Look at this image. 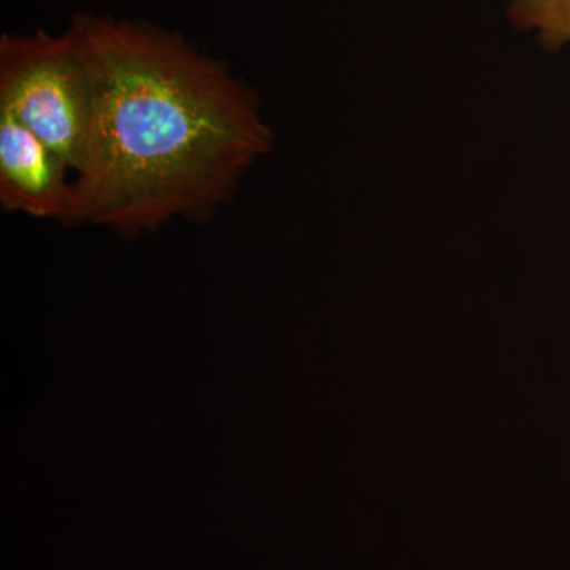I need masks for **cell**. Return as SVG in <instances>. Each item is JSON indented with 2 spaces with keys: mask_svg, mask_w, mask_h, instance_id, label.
<instances>
[{
  "mask_svg": "<svg viewBox=\"0 0 570 570\" xmlns=\"http://www.w3.org/2000/svg\"><path fill=\"white\" fill-rule=\"evenodd\" d=\"M69 165L7 112H0V202L9 212L73 219Z\"/></svg>",
  "mask_w": 570,
  "mask_h": 570,
  "instance_id": "cell-3",
  "label": "cell"
},
{
  "mask_svg": "<svg viewBox=\"0 0 570 570\" xmlns=\"http://www.w3.org/2000/svg\"><path fill=\"white\" fill-rule=\"evenodd\" d=\"M508 13L513 28L534 32L543 50L570 45V0H510Z\"/></svg>",
  "mask_w": 570,
  "mask_h": 570,
  "instance_id": "cell-4",
  "label": "cell"
},
{
  "mask_svg": "<svg viewBox=\"0 0 570 570\" xmlns=\"http://www.w3.org/2000/svg\"><path fill=\"white\" fill-rule=\"evenodd\" d=\"M0 112H7L69 165L80 167L92 116V78L80 33L3 36Z\"/></svg>",
  "mask_w": 570,
  "mask_h": 570,
  "instance_id": "cell-2",
  "label": "cell"
},
{
  "mask_svg": "<svg viewBox=\"0 0 570 570\" xmlns=\"http://www.w3.org/2000/svg\"><path fill=\"white\" fill-rule=\"evenodd\" d=\"M92 116L73 219L142 230L223 200L272 146L258 105L178 37L81 18Z\"/></svg>",
  "mask_w": 570,
  "mask_h": 570,
  "instance_id": "cell-1",
  "label": "cell"
}]
</instances>
